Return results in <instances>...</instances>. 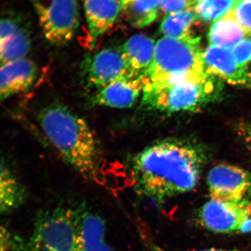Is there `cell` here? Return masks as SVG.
Returning a JSON list of instances; mask_svg holds the SVG:
<instances>
[{"label": "cell", "instance_id": "cell-30", "mask_svg": "<svg viewBox=\"0 0 251 251\" xmlns=\"http://www.w3.org/2000/svg\"><path fill=\"white\" fill-rule=\"evenodd\" d=\"M250 1H251V0H250Z\"/></svg>", "mask_w": 251, "mask_h": 251}, {"label": "cell", "instance_id": "cell-11", "mask_svg": "<svg viewBox=\"0 0 251 251\" xmlns=\"http://www.w3.org/2000/svg\"><path fill=\"white\" fill-rule=\"evenodd\" d=\"M141 77L126 76L98 90L94 97L95 105L114 108H131L143 95Z\"/></svg>", "mask_w": 251, "mask_h": 251}, {"label": "cell", "instance_id": "cell-8", "mask_svg": "<svg viewBox=\"0 0 251 251\" xmlns=\"http://www.w3.org/2000/svg\"><path fill=\"white\" fill-rule=\"evenodd\" d=\"M211 199L228 202H251V173L235 166L219 164L207 176Z\"/></svg>", "mask_w": 251, "mask_h": 251}, {"label": "cell", "instance_id": "cell-29", "mask_svg": "<svg viewBox=\"0 0 251 251\" xmlns=\"http://www.w3.org/2000/svg\"><path fill=\"white\" fill-rule=\"evenodd\" d=\"M116 1H120V0H116Z\"/></svg>", "mask_w": 251, "mask_h": 251}, {"label": "cell", "instance_id": "cell-15", "mask_svg": "<svg viewBox=\"0 0 251 251\" xmlns=\"http://www.w3.org/2000/svg\"><path fill=\"white\" fill-rule=\"evenodd\" d=\"M155 48L154 40L145 34H135L126 41L121 52L132 76L142 77L150 69L154 58Z\"/></svg>", "mask_w": 251, "mask_h": 251}, {"label": "cell", "instance_id": "cell-16", "mask_svg": "<svg viewBox=\"0 0 251 251\" xmlns=\"http://www.w3.org/2000/svg\"><path fill=\"white\" fill-rule=\"evenodd\" d=\"M26 191L11 170L0 160V215H6L23 205Z\"/></svg>", "mask_w": 251, "mask_h": 251}, {"label": "cell", "instance_id": "cell-7", "mask_svg": "<svg viewBox=\"0 0 251 251\" xmlns=\"http://www.w3.org/2000/svg\"><path fill=\"white\" fill-rule=\"evenodd\" d=\"M198 218L203 227L215 233H248L251 232V202L210 199L200 209Z\"/></svg>", "mask_w": 251, "mask_h": 251}, {"label": "cell", "instance_id": "cell-2", "mask_svg": "<svg viewBox=\"0 0 251 251\" xmlns=\"http://www.w3.org/2000/svg\"><path fill=\"white\" fill-rule=\"evenodd\" d=\"M38 118L41 128L63 160L84 177L98 179L100 149L85 119L59 104L43 109Z\"/></svg>", "mask_w": 251, "mask_h": 251}, {"label": "cell", "instance_id": "cell-1", "mask_svg": "<svg viewBox=\"0 0 251 251\" xmlns=\"http://www.w3.org/2000/svg\"><path fill=\"white\" fill-rule=\"evenodd\" d=\"M205 158L196 147L165 140L144 149L131 163L135 192L158 202L196 187Z\"/></svg>", "mask_w": 251, "mask_h": 251}, {"label": "cell", "instance_id": "cell-20", "mask_svg": "<svg viewBox=\"0 0 251 251\" xmlns=\"http://www.w3.org/2000/svg\"><path fill=\"white\" fill-rule=\"evenodd\" d=\"M30 39L27 31L19 26L0 42L2 63L25 58L30 49Z\"/></svg>", "mask_w": 251, "mask_h": 251}, {"label": "cell", "instance_id": "cell-5", "mask_svg": "<svg viewBox=\"0 0 251 251\" xmlns=\"http://www.w3.org/2000/svg\"><path fill=\"white\" fill-rule=\"evenodd\" d=\"M28 246L29 251H79L76 211L59 207L43 213Z\"/></svg>", "mask_w": 251, "mask_h": 251}, {"label": "cell", "instance_id": "cell-22", "mask_svg": "<svg viewBox=\"0 0 251 251\" xmlns=\"http://www.w3.org/2000/svg\"><path fill=\"white\" fill-rule=\"evenodd\" d=\"M0 251H29L28 242L0 225Z\"/></svg>", "mask_w": 251, "mask_h": 251}, {"label": "cell", "instance_id": "cell-4", "mask_svg": "<svg viewBox=\"0 0 251 251\" xmlns=\"http://www.w3.org/2000/svg\"><path fill=\"white\" fill-rule=\"evenodd\" d=\"M221 90L216 76L206 73L166 85L144 87L142 104L162 112L194 111L215 100Z\"/></svg>", "mask_w": 251, "mask_h": 251}, {"label": "cell", "instance_id": "cell-9", "mask_svg": "<svg viewBox=\"0 0 251 251\" xmlns=\"http://www.w3.org/2000/svg\"><path fill=\"white\" fill-rule=\"evenodd\" d=\"M82 69L87 85L98 90L123 77L132 76L121 51L112 49L87 57Z\"/></svg>", "mask_w": 251, "mask_h": 251}, {"label": "cell", "instance_id": "cell-26", "mask_svg": "<svg viewBox=\"0 0 251 251\" xmlns=\"http://www.w3.org/2000/svg\"><path fill=\"white\" fill-rule=\"evenodd\" d=\"M155 251H164L162 249H156ZM198 251H242L240 250H237V249H204V250Z\"/></svg>", "mask_w": 251, "mask_h": 251}, {"label": "cell", "instance_id": "cell-13", "mask_svg": "<svg viewBox=\"0 0 251 251\" xmlns=\"http://www.w3.org/2000/svg\"><path fill=\"white\" fill-rule=\"evenodd\" d=\"M90 46L113 26L121 12L120 1L116 0H83Z\"/></svg>", "mask_w": 251, "mask_h": 251}, {"label": "cell", "instance_id": "cell-21", "mask_svg": "<svg viewBox=\"0 0 251 251\" xmlns=\"http://www.w3.org/2000/svg\"><path fill=\"white\" fill-rule=\"evenodd\" d=\"M239 0H196L193 10L198 19L204 22L219 21L233 10Z\"/></svg>", "mask_w": 251, "mask_h": 251}, {"label": "cell", "instance_id": "cell-19", "mask_svg": "<svg viewBox=\"0 0 251 251\" xmlns=\"http://www.w3.org/2000/svg\"><path fill=\"white\" fill-rule=\"evenodd\" d=\"M197 20L193 9L168 14L162 21L160 31L165 37L184 39L192 34L191 28Z\"/></svg>", "mask_w": 251, "mask_h": 251}, {"label": "cell", "instance_id": "cell-6", "mask_svg": "<svg viewBox=\"0 0 251 251\" xmlns=\"http://www.w3.org/2000/svg\"><path fill=\"white\" fill-rule=\"evenodd\" d=\"M46 40L56 46L67 45L80 25L77 0H31Z\"/></svg>", "mask_w": 251, "mask_h": 251}, {"label": "cell", "instance_id": "cell-10", "mask_svg": "<svg viewBox=\"0 0 251 251\" xmlns=\"http://www.w3.org/2000/svg\"><path fill=\"white\" fill-rule=\"evenodd\" d=\"M202 57L208 74L232 85L251 86V73L236 62L230 49L210 45Z\"/></svg>", "mask_w": 251, "mask_h": 251}, {"label": "cell", "instance_id": "cell-14", "mask_svg": "<svg viewBox=\"0 0 251 251\" xmlns=\"http://www.w3.org/2000/svg\"><path fill=\"white\" fill-rule=\"evenodd\" d=\"M79 251H114L106 240L105 222L87 210H77Z\"/></svg>", "mask_w": 251, "mask_h": 251}, {"label": "cell", "instance_id": "cell-17", "mask_svg": "<svg viewBox=\"0 0 251 251\" xmlns=\"http://www.w3.org/2000/svg\"><path fill=\"white\" fill-rule=\"evenodd\" d=\"M247 34L230 14L213 23L208 33V41L211 46L232 50Z\"/></svg>", "mask_w": 251, "mask_h": 251}, {"label": "cell", "instance_id": "cell-24", "mask_svg": "<svg viewBox=\"0 0 251 251\" xmlns=\"http://www.w3.org/2000/svg\"><path fill=\"white\" fill-rule=\"evenodd\" d=\"M236 62L243 67L251 62V39L245 38L231 50Z\"/></svg>", "mask_w": 251, "mask_h": 251}, {"label": "cell", "instance_id": "cell-27", "mask_svg": "<svg viewBox=\"0 0 251 251\" xmlns=\"http://www.w3.org/2000/svg\"><path fill=\"white\" fill-rule=\"evenodd\" d=\"M0 62H1V53H0Z\"/></svg>", "mask_w": 251, "mask_h": 251}, {"label": "cell", "instance_id": "cell-18", "mask_svg": "<svg viewBox=\"0 0 251 251\" xmlns=\"http://www.w3.org/2000/svg\"><path fill=\"white\" fill-rule=\"evenodd\" d=\"M161 0H120L121 11L133 27L143 28L156 21Z\"/></svg>", "mask_w": 251, "mask_h": 251}, {"label": "cell", "instance_id": "cell-12", "mask_svg": "<svg viewBox=\"0 0 251 251\" xmlns=\"http://www.w3.org/2000/svg\"><path fill=\"white\" fill-rule=\"evenodd\" d=\"M36 75V64L27 58L2 63L0 66V100L29 90Z\"/></svg>", "mask_w": 251, "mask_h": 251}, {"label": "cell", "instance_id": "cell-25", "mask_svg": "<svg viewBox=\"0 0 251 251\" xmlns=\"http://www.w3.org/2000/svg\"><path fill=\"white\" fill-rule=\"evenodd\" d=\"M196 0H161L160 9L167 14L193 9Z\"/></svg>", "mask_w": 251, "mask_h": 251}, {"label": "cell", "instance_id": "cell-3", "mask_svg": "<svg viewBox=\"0 0 251 251\" xmlns=\"http://www.w3.org/2000/svg\"><path fill=\"white\" fill-rule=\"evenodd\" d=\"M202 53L201 38L193 34L181 39L161 38L156 43L152 64L142 76L144 87L206 74Z\"/></svg>", "mask_w": 251, "mask_h": 251}, {"label": "cell", "instance_id": "cell-23", "mask_svg": "<svg viewBox=\"0 0 251 251\" xmlns=\"http://www.w3.org/2000/svg\"><path fill=\"white\" fill-rule=\"evenodd\" d=\"M247 36L251 35V1L239 0L233 10L229 13Z\"/></svg>", "mask_w": 251, "mask_h": 251}, {"label": "cell", "instance_id": "cell-28", "mask_svg": "<svg viewBox=\"0 0 251 251\" xmlns=\"http://www.w3.org/2000/svg\"><path fill=\"white\" fill-rule=\"evenodd\" d=\"M250 136H251V132H250Z\"/></svg>", "mask_w": 251, "mask_h": 251}]
</instances>
